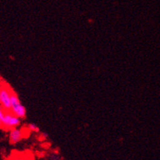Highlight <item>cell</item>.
Listing matches in <instances>:
<instances>
[{
	"label": "cell",
	"mask_w": 160,
	"mask_h": 160,
	"mask_svg": "<svg viewBox=\"0 0 160 160\" xmlns=\"http://www.w3.org/2000/svg\"><path fill=\"white\" fill-rule=\"evenodd\" d=\"M9 142L11 144H17L24 138V132L21 128H16L9 130Z\"/></svg>",
	"instance_id": "277c9868"
},
{
	"label": "cell",
	"mask_w": 160,
	"mask_h": 160,
	"mask_svg": "<svg viewBox=\"0 0 160 160\" xmlns=\"http://www.w3.org/2000/svg\"><path fill=\"white\" fill-rule=\"evenodd\" d=\"M21 123V119L15 116L10 111H6L2 118V128L5 130H11L18 128Z\"/></svg>",
	"instance_id": "7a4b0ae2"
},
{
	"label": "cell",
	"mask_w": 160,
	"mask_h": 160,
	"mask_svg": "<svg viewBox=\"0 0 160 160\" xmlns=\"http://www.w3.org/2000/svg\"><path fill=\"white\" fill-rule=\"evenodd\" d=\"M27 129L29 131V132H40V129H39L38 126L35 124H32V123H30L27 125Z\"/></svg>",
	"instance_id": "5b68a950"
},
{
	"label": "cell",
	"mask_w": 160,
	"mask_h": 160,
	"mask_svg": "<svg viewBox=\"0 0 160 160\" xmlns=\"http://www.w3.org/2000/svg\"><path fill=\"white\" fill-rule=\"evenodd\" d=\"M12 91L13 90L8 85H0V106H2L5 111H10Z\"/></svg>",
	"instance_id": "3957f363"
},
{
	"label": "cell",
	"mask_w": 160,
	"mask_h": 160,
	"mask_svg": "<svg viewBox=\"0 0 160 160\" xmlns=\"http://www.w3.org/2000/svg\"><path fill=\"white\" fill-rule=\"evenodd\" d=\"M0 128H2V119L0 117Z\"/></svg>",
	"instance_id": "8992f818"
},
{
	"label": "cell",
	"mask_w": 160,
	"mask_h": 160,
	"mask_svg": "<svg viewBox=\"0 0 160 160\" xmlns=\"http://www.w3.org/2000/svg\"><path fill=\"white\" fill-rule=\"evenodd\" d=\"M10 112L21 120L26 117V108L21 103L18 95L14 91H12L11 97Z\"/></svg>",
	"instance_id": "6da1fadb"
}]
</instances>
